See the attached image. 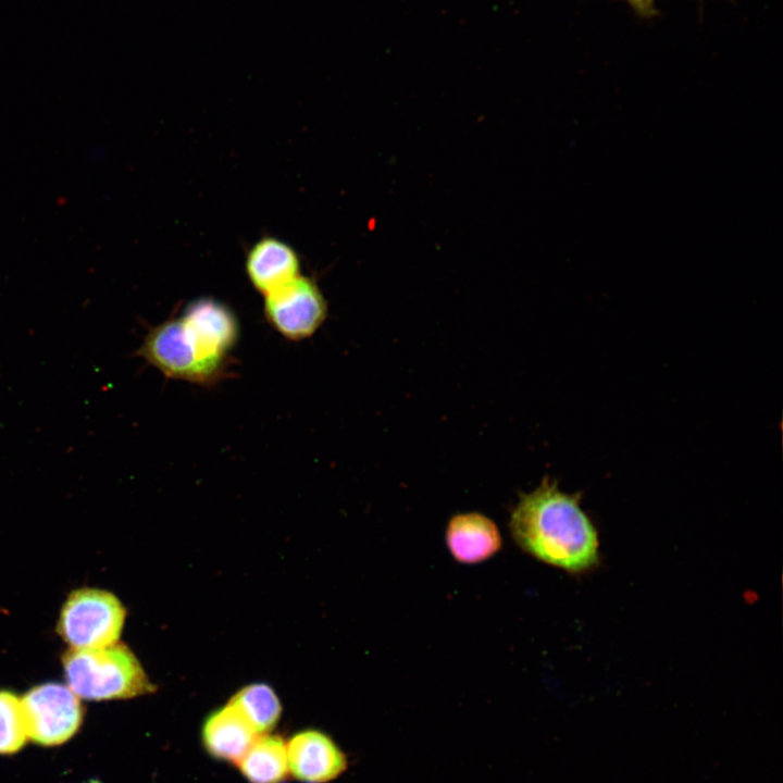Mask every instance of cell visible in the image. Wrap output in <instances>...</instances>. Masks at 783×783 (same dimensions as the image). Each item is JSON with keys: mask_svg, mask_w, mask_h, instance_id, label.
<instances>
[{"mask_svg": "<svg viewBox=\"0 0 783 783\" xmlns=\"http://www.w3.org/2000/svg\"><path fill=\"white\" fill-rule=\"evenodd\" d=\"M28 739L21 698L0 689V756L16 754Z\"/></svg>", "mask_w": 783, "mask_h": 783, "instance_id": "13", "label": "cell"}, {"mask_svg": "<svg viewBox=\"0 0 783 783\" xmlns=\"http://www.w3.org/2000/svg\"><path fill=\"white\" fill-rule=\"evenodd\" d=\"M509 530L522 550L567 572L581 573L599 562L597 530L580 496L562 492L549 477L520 495Z\"/></svg>", "mask_w": 783, "mask_h": 783, "instance_id": "2", "label": "cell"}, {"mask_svg": "<svg viewBox=\"0 0 783 783\" xmlns=\"http://www.w3.org/2000/svg\"><path fill=\"white\" fill-rule=\"evenodd\" d=\"M28 738L44 747L70 741L84 719L80 698L65 684L36 685L21 698Z\"/></svg>", "mask_w": 783, "mask_h": 783, "instance_id": "5", "label": "cell"}, {"mask_svg": "<svg viewBox=\"0 0 783 783\" xmlns=\"http://www.w3.org/2000/svg\"><path fill=\"white\" fill-rule=\"evenodd\" d=\"M264 316L283 337L298 341L311 337L327 316V302L310 277L294 281L264 297Z\"/></svg>", "mask_w": 783, "mask_h": 783, "instance_id": "6", "label": "cell"}, {"mask_svg": "<svg viewBox=\"0 0 783 783\" xmlns=\"http://www.w3.org/2000/svg\"><path fill=\"white\" fill-rule=\"evenodd\" d=\"M126 611L111 593L84 587L72 592L62 606L57 630L73 649H91L117 643Z\"/></svg>", "mask_w": 783, "mask_h": 783, "instance_id": "4", "label": "cell"}, {"mask_svg": "<svg viewBox=\"0 0 783 783\" xmlns=\"http://www.w3.org/2000/svg\"><path fill=\"white\" fill-rule=\"evenodd\" d=\"M246 272L252 286L265 297L300 275L299 258L288 244L263 237L249 250Z\"/></svg>", "mask_w": 783, "mask_h": 783, "instance_id": "9", "label": "cell"}, {"mask_svg": "<svg viewBox=\"0 0 783 783\" xmlns=\"http://www.w3.org/2000/svg\"><path fill=\"white\" fill-rule=\"evenodd\" d=\"M231 704L259 734L271 733L277 725L282 705L273 688L253 683L240 688L229 699Z\"/></svg>", "mask_w": 783, "mask_h": 783, "instance_id": "12", "label": "cell"}, {"mask_svg": "<svg viewBox=\"0 0 783 783\" xmlns=\"http://www.w3.org/2000/svg\"><path fill=\"white\" fill-rule=\"evenodd\" d=\"M62 664L66 685L83 699H128L156 691L136 656L120 643L91 649L70 648Z\"/></svg>", "mask_w": 783, "mask_h": 783, "instance_id": "3", "label": "cell"}, {"mask_svg": "<svg viewBox=\"0 0 783 783\" xmlns=\"http://www.w3.org/2000/svg\"><path fill=\"white\" fill-rule=\"evenodd\" d=\"M238 339L234 312L219 300L199 298L150 328L135 356L169 378L210 386L227 373Z\"/></svg>", "mask_w": 783, "mask_h": 783, "instance_id": "1", "label": "cell"}, {"mask_svg": "<svg viewBox=\"0 0 783 783\" xmlns=\"http://www.w3.org/2000/svg\"><path fill=\"white\" fill-rule=\"evenodd\" d=\"M288 774L303 783H328L348 768L346 753L327 733L309 729L286 741Z\"/></svg>", "mask_w": 783, "mask_h": 783, "instance_id": "7", "label": "cell"}, {"mask_svg": "<svg viewBox=\"0 0 783 783\" xmlns=\"http://www.w3.org/2000/svg\"><path fill=\"white\" fill-rule=\"evenodd\" d=\"M235 766L248 783H281L288 774L286 742L278 735L261 734Z\"/></svg>", "mask_w": 783, "mask_h": 783, "instance_id": "11", "label": "cell"}, {"mask_svg": "<svg viewBox=\"0 0 783 783\" xmlns=\"http://www.w3.org/2000/svg\"><path fill=\"white\" fill-rule=\"evenodd\" d=\"M200 736L202 747L210 757L235 765L259 734L227 704L207 717Z\"/></svg>", "mask_w": 783, "mask_h": 783, "instance_id": "10", "label": "cell"}, {"mask_svg": "<svg viewBox=\"0 0 783 783\" xmlns=\"http://www.w3.org/2000/svg\"><path fill=\"white\" fill-rule=\"evenodd\" d=\"M636 15L643 18L654 17L658 12L656 0H624Z\"/></svg>", "mask_w": 783, "mask_h": 783, "instance_id": "14", "label": "cell"}, {"mask_svg": "<svg viewBox=\"0 0 783 783\" xmlns=\"http://www.w3.org/2000/svg\"><path fill=\"white\" fill-rule=\"evenodd\" d=\"M445 538L453 559L464 564L489 559L500 550L502 544L495 522L478 512L453 515L446 527Z\"/></svg>", "mask_w": 783, "mask_h": 783, "instance_id": "8", "label": "cell"}]
</instances>
